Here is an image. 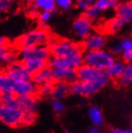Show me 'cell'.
<instances>
[{
	"label": "cell",
	"mask_w": 132,
	"mask_h": 133,
	"mask_svg": "<svg viewBox=\"0 0 132 133\" xmlns=\"http://www.w3.org/2000/svg\"><path fill=\"white\" fill-rule=\"evenodd\" d=\"M54 38L47 28H37L21 35L13 42V47L17 50L39 45H50Z\"/></svg>",
	"instance_id": "cell-1"
},
{
	"label": "cell",
	"mask_w": 132,
	"mask_h": 133,
	"mask_svg": "<svg viewBox=\"0 0 132 133\" xmlns=\"http://www.w3.org/2000/svg\"><path fill=\"white\" fill-rule=\"evenodd\" d=\"M51 55L61 58H74L84 54L85 50L82 47L81 43L65 40V39H54L49 45Z\"/></svg>",
	"instance_id": "cell-2"
},
{
	"label": "cell",
	"mask_w": 132,
	"mask_h": 133,
	"mask_svg": "<svg viewBox=\"0 0 132 133\" xmlns=\"http://www.w3.org/2000/svg\"><path fill=\"white\" fill-rule=\"evenodd\" d=\"M115 61L114 55L104 49L84 52V64L99 70L107 71Z\"/></svg>",
	"instance_id": "cell-3"
},
{
	"label": "cell",
	"mask_w": 132,
	"mask_h": 133,
	"mask_svg": "<svg viewBox=\"0 0 132 133\" xmlns=\"http://www.w3.org/2000/svg\"><path fill=\"white\" fill-rule=\"evenodd\" d=\"M76 71H77V79L79 81L97 83L102 88L106 87L111 80V77L108 71L96 69L87 64H83Z\"/></svg>",
	"instance_id": "cell-4"
},
{
	"label": "cell",
	"mask_w": 132,
	"mask_h": 133,
	"mask_svg": "<svg viewBox=\"0 0 132 133\" xmlns=\"http://www.w3.org/2000/svg\"><path fill=\"white\" fill-rule=\"evenodd\" d=\"M24 111L18 107H8L0 104V122L10 128L22 125Z\"/></svg>",
	"instance_id": "cell-5"
},
{
	"label": "cell",
	"mask_w": 132,
	"mask_h": 133,
	"mask_svg": "<svg viewBox=\"0 0 132 133\" xmlns=\"http://www.w3.org/2000/svg\"><path fill=\"white\" fill-rule=\"evenodd\" d=\"M51 56L52 55L48 45H39L35 47L23 48L18 50L19 61L23 62L30 59H40V61L48 62Z\"/></svg>",
	"instance_id": "cell-6"
},
{
	"label": "cell",
	"mask_w": 132,
	"mask_h": 133,
	"mask_svg": "<svg viewBox=\"0 0 132 133\" xmlns=\"http://www.w3.org/2000/svg\"><path fill=\"white\" fill-rule=\"evenodd\" d=\"M84 64V54L74 58H61L51 56L48 59V66L52 69L58 68H72L77 70Z\"/></svg>",
	"instance_id": "cell-7"
},
{
	"label": "cell",
	"mask_w": 132,
	"mask_h": 133,
	"mask_svg": "<svg viewBox=\"0 0 132 133\" xmlns=\"http://www.w3.org/2000/svg\"><path fill=\"white\" fill-rule=\"evenodd\" d=\"M6 74L9 75L14 81H21V80H30L32 79L33 74L25 64L21 61H16L12 63L9 64L4 68Z\"/></svg>",
	"instance_id": "cell-8"
},
{
	"label": "cell",
	"mask_w": 132,
	"mask_h": 133,
	"mask_svg": "<svg viewBox=\"0 0 132 133\" xmlns=\"http://www.w3.org/2000/svg\"><path fill=\"white\" fill-rule=\"evenodd\" d=\"M72 28H73V32H74L76 38L83 40L90 33L93 32L94 23H93V21L90 20L89 18H87L84 14H81L74 20Z\"/></svg>",
	"instance_id": "cell-9"
},
{
	"label": "cell",
	"mask_w": 132,
	"mask_h": 133,
	"mask_svg": "<svg viewBox=\"0 0 132 133\" xmlns=\"http://www.w3.org/2000/svg\"><path fill=\"white\" fill-rule=\"evenodd\" d=\"M106 44H107L106 36L100 31H93L81 42L82 47L85 51L104 49Z\"/></svg>",
	"instance_id": "cell-10"
},
{
	"label": "cell",
	"mask_w": 132,
	"mask_h": 133,
	"mask_svg": "<svg viewBox=\"0 0 132 133\" xmlns=\"http://www.w3.org/2000/svg\"><path fill=\"white\" fill-rule=\"evenodd\" d=\"M18 59V50L13 47L12 44H10L8 42L0 45V70H3L7 65Z\"/></svg>",
	"instance_id": "cell-11"
},
{
	"label": "cell",
	"mask_w": 132,
	"mask_h": 133,
	"mask_svg": "<svg viewBox=\"0 0 132 133\" xmlns=\"http://www.w3.org/2000/svg\"><path fill=\"white\" fill-rule=\"evenodd\" d=\"M39 87L34 83L32 79L14 81L12 92L16 96L25 95H38Z\"/></svg>",
	"instance_id": "cell-12"
},
{
	"label": "cell",
	"mask_w": 132,
	"mask_h": 133,
	"mask_svg": "<svg viewBox=\"0 0 132 133\" xmlns=\"http://www.w3.org/2000/svg\"><path fill=\"white\" fill-rule=\"evenodd\" d=\"M40 107V96L39 95H25L18 96V108L24 112L37 113Z\"/></svg>",
	"instance_id": "cell-13"
},
{
	"label": "cell",
	"mask_w": 132,
	"mask_h": 133,
	"mask_svg": "<svg viewBox=\"0 0 132 133\" xmlns=\"http://www.w3.org/2000/svg\"><path fill=\"white\" fill-rule=\"evenodd\" d=\"M53 77L55 82H65L71 84L77 80V71L72 68L53 69Z\"/></svg>",
	"instance_id": "cell-14"
},
{
	"label": "cell",
	"mask_w": 132,
	"mask_h": 133,
	"mask_svg": "<svg viewBox=\"0 0 132 133\" xmlns=\"http://www.w3.org/2000/svg\"><path fill=\"white\" fill-rule=\"evenodd\" d=\"M32 80L38 87L44 84H54L55 80L53 77V69L49 66L43 68L40 72L33 75Z\"/></svg>",
	"instance_id": "cell-15"
},
{
	"label": "cell",
	"mask_w": 132,
	"mask_h": 133,
	"mask_svg": "<svg viewBox=\"0 0 132 133\" xmlns=\"http://www.w3.org/2000/svg\"><path fill=\"white\" fill-rule=\"evenodd\" d=\"M70 94V84L65 82H55L53 84V90L51 97L57 100H63Z\"/></svg>",
	"instance_id": "cell-16"
},
{
	"label": "cell",
	"mask_w": 132,
	"mask_h": 133,
	"mask_svg": "<svg viewBox=\"0 0 132 133\" xmlns=\"http://www.w3.org/2000/svg\"><path fill=\"white\" fill-rule=\"evenodd\" d=\"M115 12L116 16L123 19L127 24L132 22V2L120 3L115 10Z\"/></svg>",
	"instance_id": "cell-17"
},
{
	"label": "cell",
	"mask_w": 132,
	"mask_h": 133,
	"mask_svg": "<svg viewBox=\"0 0 132 133\" xmlns=\"http://www.w3.org/2000/svg\"><path fill=\"white\" fill-rule=\"evenodd\" d=\"M127 64L124 61H115L113 63L110 65L109 69L107 70L109 75L110 76L111 79H117L119 80V78L123 76L124 70H126Z\"/></svg>",
	"instance_id": "cell-18"
},
{
	"label": "cell",
	"mask_w": 132,
	"mask_h": 133,
	"mask_svg": "<svg viewBox=\"0 0 132 133\" xmlns=\"http://www.w3.org/2000/svg\"><path fill=\"white\" fill-rule=\"evenodd\" d=\"M88 116H89V119L91 120V124L94 127H96V128L101 127L103 125V123H104L103 113H102L101 110L97 106H91V107L89 108Z\"/></svg>",
	"instance_id": "cell-19"
},
{
	"label": "cell",
	"mask_w": 132,
	"mask_h": 133,
	"mask_svg": "<svg viewBox=\"0 0 132 133\" xmlns=\"http://www.w3.org/2000/svg\"><path fill=\"white\" fill-rule=\"evenodd\" d=\"M124 25H127V23L123 19H121L118 16H115L106 23L105 29L109 34H116L124 28Z\"/></svg>",
	"instance_id": "cell-20"
},
{
	"label": "cell",
	"mask_w": 132,
	"mask_h": 133,
	"mask_svg": "<svg viewBox=\"0 0 132 133\" xmlns=\"http://www.w3.org/2000/svg\"><path fill=\"white\" fill-rule=\"evenodd\" d=\"M13 84L14 80L4 70H0V90L2 92H12Z\"/></svg>",
	"instance_id": "cell-21"
},
{
	"label": "cell",
	"mask_w": 132,
	"mask_h": 133,
	"mask_svg": "<svg viewBox=\"0 0 132 133\" xmlns=\"http://www.w3.org/2000/svg\"><path fill=\"white\" fill-rule=\"evenodd\" d=\"M34 3L38 7L40 11H50L52 13L56 12V0H35Z\"/></svg>",
	"instance_id": "cell-22"
},
{
	"label": "cell",
	"mask_w": 132,
	"mask_h": 133,
	"mask_svg": "<svg viewBox=\"0 0 132 133\" xmlns=\"http://www.w3.org/2000/svg\"><path fill=\"white\" fill-rule=\"evenodd\" d=\"M24 63L25 66L28 67V70L32 73L33 75L40 72L43 68L48 66V62H44V61H40V59H30V61H27Z\"/></svg>",
	"instance_id": "cell-23"
},
{
	"label": "cell",
	"mask_w": 132,
	"mask_h": 133,
	"mask_svg": "<svg viewBox=\"0 0 132 133\" xmlns=\"http://www.w3.org/2000/svg\"><path fill=\"white\" fill-rule=\"evenodd\" d=\"M119 4V0H96L94 5L100 11H105L108 10H116Z\"/></svg>",
	"instance_id": "cell-24"
},
{
	"label": "cell",
	"mask_w": 132,
	"mask_h": 133,
	"mask_svg": "<svg viewBox=\"0 0 132 133\" xmlns=\"http://www.w3.org/2000/svg\"><path fill=\"white\" fill-rule=\"evenodd\" d=\"M0 104L8 107H18V96L13 92H2L0 95Z\"/></svg>",
	"instance_id": "cell-25"
},
{
	"label": "cell",
	"mask_w": 132,
	"mask_h": 133,
	"mask_svg": "<svg viewBox=\"0 0 132 133\" xmlns=\"http://www.w3.org/2000/svg\"><path fill=\"white\" fill-rule=\"evenodd\" d=\"M122 57L124 62H132V39H124V51Z\"/></svg>",
	"instance_id": "cell-26"
},
{
	"label": "cell",
	"mask_w": 132,
	"mask_h": 133,
	"mask_svg": "<svg viewBox=\"0 0 132 133\" xmlns=\"http://www.w3.org/2000/svg\"><path fill=\"white\" fill-rule=\"evenodd\" d=\"M121 86H127L132 82V63L127 64L126 70H124L123 76L118 80Z\"/></svg>",
	"instance_id": "cell-27"
},
{
	"label": "cell",
	"mask_w": 132,
	"mask_h": 133,
	"mask_svg": "<svg viewBox=\"0 0 132 133\" xmlns=\"http://www.w3.org/2000/svg\"><path fill=\"white\" fill-rule=\"evenodd\" d=\"M53 13L50 11H40L37 20H38V25L40 28H47V24L52 18Z\"/></svg>",
	"instance_id": "cell-28"
},
{
	"label": "cell",
	"mask_w": 132,
	"mask_h": 133,
	"mask_svg": "<svg viewBox=\"0 0 132 133\" xmlns=\"http://www.w3.org/2000/svg\"><path fill=\"white\" fill-rule=\"evenodd\" d=\"M101 12L102 11H100V10L93 4V5H91V7H90L83 14L86 16L87 18H89L91 21L94 22V21H97L99 18L101 17Z\"/></svg>",
	"instance_id": "cell-29"
},
{
	"label": "cell",
	"mask_w": 132,
	"mask_h": 133,
	"mask_svg": "<svg viewBox=\"0 0 132 133\" xmlns=\"http://www.w3.org/2000/svg\"><path fill=\"white\" fill-rule=\"evenodd\" d=\"M25 13L28 14V17L32 18V19H36L38 17L39 13H40V10L35 5V3H30V4L25 5Z\"/></svg>",
	"instance_id": "cell-30"
},
{
	"label": "cell",
	"mask_w": 132,
	"mask_h": 133,
	"mask_svg": "<svg viewBox=\"0 0 132 133\" xmlns=\"http://www.w3.org/2000/svg\"><path fill=\"white\" fill-rule=\"evenodd\" d=\"M14 7V0H0V15L9 12Z\"/></svg>",
	"instance_id": "cell-31"
},
{
	"label": "cell",
	"mask_w": 132,
	"mask_h": 133,
	"mask_svg": "<svg viewBox=\"0 0 132 133\" xmlns=\"http://www.w3.org/2000/svg\"><path fill=\"white\" fill-rule=\"evenodd\" d=\"M70 94L76 96L82 95V82L78 79L70 84Z\"/></svg>",
	"instance_id": "cell-32"
},
{
	"label": "cell",
	"mask_w": 132,
	"mask_h": 133,
	"mask_svg": "<svg viewBox=\"0 0 132 133\" xmlns=\"http://www.w3.org/2000/svg\"><path fill=\"white\" fill-rule=\"evenodd\" d=\"M36 119H37V113H35V112H24L22 125H24V127H28V125H33V124L36 122Z\"/></svg>",
	"instance_id": "cell-33"
},
{
	"label": "cell",
	"mask_w": 132,
	"mask_h": 133,
	"mask_svg": "<svg viewBox=\"0 0 132 133\" xmlns=\"http://www.w3.org/2000/svg\"><path fill=\"white\" fill-rule=\"evenodd\" d=\"M52 90H53V84H44L42 86H39L38 90V95L40 97H47L51 96L52 94Z\"/></svg>",
	"instance_id": "cell-34"
},
{
	"label": "cell",
	"mask_w": 132,
	"mask_h": 133,
	"mask_svg": "<svg viewBox=\"0 0 132 133\" xmlns=\"http://www.w3.org/2000/svg\"><path fill=\"white\" fill-rule=\"evenodd\" d=\"M51 106H52V109L55 111V113H57V114H61L65 110V104L63 103L62 100L52 99Z\"/></svg>",
	"instance_id": "cell-35"
},
{
	"label": "cell",
	"mask_w": 132,
	"mask_h": 133,
	"mask_svg": "<svg viewBox=\"0 0 132 133\" xmlns=\"http://www.w3.org/2000/svg\"><path fill=\"white\" fill-rule=\"evenodd\" d=\"M73 0H56L57 9L68 11L73 8Z\"/></svg>",
	"instance_id": "cell-36"
},
{
	"label": "cell",
	"mask_w": 132,
	"mask_h": 133,
	"mask_svg": "<svg viewBox=\"0 0 132 133\" xmlns=\"http://www.w3.org/2000/svg\"><path fill=\"white\" fill-rule=\"evenodd\" d=\"M124 51V39L118 40L115 43H113L110 47V52L113 55H120Z\"/></svg>",
	"instance_id": "cell-37"
},
{
	"label": "cell",
	"mask_w": 132,
	"mask_h": 133,
	"mask_svg": "<svg viewBox=\"0 0 132 133\" xmlns=\"http://www.w3.org/2000/svg\"><path fill=\"white\" fill-rule=\"evenodd\" d=\"M91 4H90V3H88L87 1H85V0H76V4H75V6H76V8L78 10H80L81 12H85L88 9L91 7Z\"/></svg>",
	"instance_id": "cell-38"
},
{
	"label": "cell",
	"mask_w": 132,
	"mask_h": 133,
	"mask_svg": "<svg viewBox=\"0 0 132 133\" xmlns=\"http://www.w3.org/2000/svg\"><path fill=\"white\" fill-rule=\"evenodd\" d=\"M111 133H132V128H126V129L119 128H113L111 129Z\"/></svg>",
	"instance_id": "cell-39"
},
{
	"label": "cell",
	"mask_w": 132,
	"mask_h": 133,
	"mask_svg": "<svg viewBox=\"0 0 132 133\" xmlns=\"http://www.w3.org/2000/svg\"><path fill=\"white\" fill-rule=\"evenodd\" d=\"M6 43H8V40L5 37H0V45L6 44Z\"/></svg>",
	"instance_id": "cell-40"
},
{
	"label": "cell",
	"mask_w": 132,
	"mask_h": 133,
	"mask_svg": "<svg viewBox=\"0 0 132 133\" xmlns=\"http://www.w3.org/2000/svg\"><path fill=\"white\" fill-rule=\"evenodd\" d=\"M21 1H22L24 4L28 5V4H30V3H34V1H35V0H21Z\"/></svg>",
	"instance_id": "cell-41"
},
{
	"label": "cell",
	"mask_w": 132,
	"mask_h": 133,
	"mask_svg": "<svg viewBox=\"0 0 132 133\" xmlns=\"http://www.w3.org/2000/svg\"><path fill=\"white\" fill-rule=\"evenodd\" d=\"M85 1H87V2L90 3V4H91V5L96 2V0H85Z\"/></svg>",
	"instance_id": "cell-42"
},
{
	"label": "cell",
	"mask_w": 132,
	"mask_h": 133,
	"mask_svg": "<svg viewBox=\"0 0 132 133\" xmlns=\"http://www.w3.org/2000/svg\"><path fill=\"white\" fill-rule=\"evenodd\" d=\"M63 133H70V132H69V131H64Z\"/></svg>",
	"instance_id": "cell-43"
},
{
	"label": "cell",
	"mask_w": 132,
	"mask_h": 133,
	"mask_svg": "<svg viewBox=\"0 0 132 133\" xmlns=\"http://www.w3.org/2000/svg\"><path fill=\"white\" fill-rule=\"evenodd\" d=\"M1 94H2V91H1V90H0V95H1Z\"/></svg>",
	"instance_id": "cell-44"
}]
</instances>
